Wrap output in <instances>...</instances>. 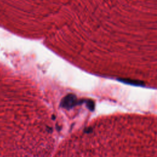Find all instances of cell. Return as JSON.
I'll use <instances>...</instances> for the list:
<instances>
[{
	"instance_id": "6da1fadb",
	"label": "cell",
	"mask_w": 157,
	"mask_h": 157,
	"mask_svg": "<svg viewBox=\"0 0 157 157\" xmlns=\"http://www.w3.org/2000/svg\"><path fill=\"white\" fill-rule=\"evenodd\" d=\"M75 98L73 95H69L68 97L65 98V100H63V106L65 107H71L74 105L73 103H75Z\"/></svg>"
}]
</instances>
